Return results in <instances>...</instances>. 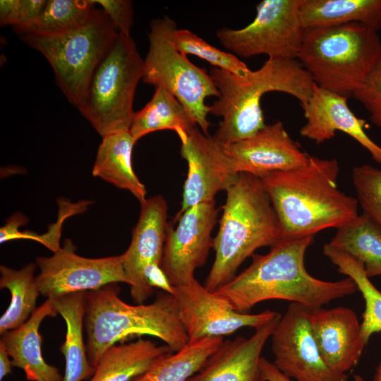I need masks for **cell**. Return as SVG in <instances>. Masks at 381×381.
<instances>
[{"instance_id":"obj_3","label":"cell","mask_w":381,"mask_h":381,"mask_svg":"<svg viewBox=\"0 0 381 381\" xmlns=\"http://www.w3.org/2000/svg\"><path fill=\"white\" fill-rule=\"evenodd\" d=\"M220 96L209 113L222 119L213 138L229 145L255 135L265 127L261 99L272 91L295 97L303 109L315 83L298 59H270L245 76L213 67L209 72Z\"/></svg>"},{"instance_id":"obj_14","label":"cell","mask_w":381,"mask_h":381,"mask_svg":"<svg viewBox=\"0 0 381 381\" xmlns=\"http://www.w3.org/2000/svg\"><path fill=\"white\" fill-rule=\"evenodd\" d=\"M178 317L189 340L229 335L243 327L255 329L273 320L279 313L270 310L257 314L239 313L215 292L195 278L174 286Z\"/></svg>"},{"instance_id":"obj_2","label":"cell","mask_w":381,"mask_h":381,"mask_svg":"<svg viewBox=\"0 0 381 381\" xmlns=\"http://www.w3.org/2000/svg\"><path fill=\"white\" fill-rule=\"evenodd\" d=\"M336 159L309 155L307 163L270 174L261 181L283 238H301L339 228L358 216L356 198L340 190Z\"/></svg>"},{"instance_id":"obj_15","label":"cell","mask_w":381,"mask_h":381,"mask_svg":"<svg viewBox=\"0 0 381 381\" xmlns=\"http://www.w3.org/2000/svg\"><path fill=\"white\" fill-rule=\"evenodd\" d=\"M181 155L188 164L179 216L190 207L214 200L217 193L226 190L236 181V173L222 145L212 136L193 127L181 140Z\"/></svg>"},{"instance_id":"obj_28","label":"cell","mask_w":381,"mask_h":381,"mask_svg":"<svg viewBox=\"0 0 381 381\" xmlns=\"http://www.w3.org/2000/svg\"><path fill=\"white\" fill-rule=\"evenodd\" d=\"M329 244L361 262L368 277L381 276V228L365 214L337 228Z\"/></svg>"},{"instance_id":"obj_27","label":"cell","mask_w":381,"mask_h":381,"mask_svg":"<svg viewBox=\"0 0 381 381\" xmlns=\"http://www.w3.org/2000/svg\"><path fill=\"white\" fill-rule=\"evenodd\" d=\"M224 340L223 337L190 339L180 350L160 357L133 381H188Z\"/></svg>"},{"instance_id":"obj_34","label":"cell","mask_w":381,"mask_h":381,"mask_svg":"<svg viewBox=\"0 0 381 381\" xmlns=\"http://www.w3.org/2000/svg\"><path fill=\"white\" fill-rule=\"evenodd\" d=\"M47 0H1L0 24L15 32L28 29L41 15Z\"/></svg>"},{"instance_id":"obj_16","label":"cell","mask_w":381,"mask_h":381,"mask_svg":"<svg viewBox=\"0 0 381 381\" xmlns=\"http://www.w3.org/2000/svg\"><path fill=\"white\" fill-rule=\"evenodd\" d=\"M140 205L131 243L121 254L131 296L136 304L144 303L153 294L145 273L151 265H161L168 225V205L162 195L146 198Z\"/></svg>"},{"instance_id":"obj_38","label":"cell","mask_w":381,"mask_h":381,"mask_svg":"<svg viewBox=\"0 0 381 381\" xmlns=\"http://www.w3.org/2000/svg\"><path fill=\"white\" fill-rule=\"evenodd\" d=\"M145 277L148 284L153 289H161L163 291L172 294L174 286L169 282L161 265L150 266L145 271Z\"/></svg>"},{"instance_id":"obj_37","label":"cell","mask_w":381,"mask_h":381,"mask_svg":"<svg viewBox=\"0 0 381 381\" xmlns=\"http://www.w3.org/2000/svg\"><path fill=\"white\" fill-rule=\"evenodd\" d=\"M28 222V217L23 213L16 212L13 214L0 229L1 243L14 239L26 238L35 240L36 234L23 232L19 230L20 227L26 224Z\"/></svg>"},{"instance_id":"obj_13","label":"cell","mask_w":381,"mask_h":381,"mask_svg":"<svg viewBox=\"0 0 381 381\" xmlns=\"http://www.w3.org/2000/svg\"><path fill=\"white\" fill-rule=\"evenodd\" d=\"M214 200L194 205L168 223L161 267L173 286L195 279L213 248L212 230L217 222Z\"/></svg>"},{"instance_id":"obj_17","label":"cell","mask_w":381,"mask_h":381,"mask_svg":"<svg viewBox=\"0 0 381 381\" xmlns=\"http://www.w3.org/2000/svg\"><path fill=\"white\" fill-rule=\"evenodd\" d=\"M222 145L233 170L260 179L306 164L309 155L289 135L282 121L266 125L247 139Z\"/></svg>"},{"instance_id":"obj_12","label":"cell","mask_w":381,"mask_h":381,"mask_svg":"<svg viewBox=\"0 0 381 381\" xmlns=\"http://www.w3.org/2000/svg\"><path fill=\"white\" fill-rule=\"evenodd\" d=\"M36 283L47 298L97 290L110 284L126 283L122 255L90 258L75 253L71 242L49 257H37Z\"/></svg>"},{"instance_id":"obj_7","label":"cell","mask_w":381,"mask_h":381,"mask_svg":"<svg viewBox=\"0 0 381 381\" xmlns=\"http://www.w3.org/2000/svg\"><path fill=\"white\" fill-rule=\"evenodd\" d=\"M144 59L131 37L117 33L95 68L77 109L104 138L129 131Z\"/></svg>"},{"instance_id":"obj_8","label":"cell","mask_w":381,"mask_h":381,"mask_svg":"<svg viewBox=\"0 0 381 381\" xmlns=\"http://www.w3.org/2000/svg\"><path fill=\"white\" fill-rule=\"evenodd\" d=\"M117 33L104 11L95 7L84 23L69 31L49 35L30 32L18 35L45 57L56 84L77 108L95 68Z\"/></svg>"},{"instance_id":"obj_4","label":"cell","mask_w":381,"mask_h":381,"mask_svg":"<svg viewBox=\"0 0 381 381\" xmlns=\"http://www.w3.org/2000/svg\"><path fill=\"white\" fill-rule=\"evenodd\" d=\"M119 291L117 284H110L85 292L86 348L94 368L109 348L131 339L152 336L174 352L188 342L172 294L162 291L151 303L131 305L120 298Z\"/></svg>"},{"instance_id":"obj_5","label":"cell","mask_w":381,"mask_h":381,"mask_svg":"<svg viewBox=\"0 0 381 381\" xmlns=\"http://www.w3.org/2000/svg\"><path fill=\"white\" fill-rule=\"evenodd\" d=\"M226 192L219 230L213 238L215 258L204 283L212 292L231 282L241 265L257 249L272 247L283 238L260 178L239 173Z\"/></svg>"},{"instance_id":"obj_19","label":"cell","mask_w":381,"mask_h":381,"mask_svg":"<svg viewBox=\"0 0 381 381\" xmlns=\"http://www.w3.org/2000/svg\"><path fill=\"white\" fill-rule=\"evenodd\" d=\"M309 318L313 336L327 365L341 373L354 368L366 346L356 313L342 306L321 307L310 310Z\"/></svg>"},{"instance_id":"obj_9","label":"cell","mask_w":381,"mask_h":381,"mask_svg":"<svg viewBox=\"0 0 381 381\" xmlns=\"http://www.w3.org/2000/svg\"><path fill=\"white\" fill-rule=\"evenodd\" d=\"M176 29V23L167 16L151 21L142 80L171 93L201 131L209 135V106L205 99L210 96L219 97L220 94L210 74L176 48L173 40Z\"/></svg>"},{"instance_id":"obj_18","label":"cell","mask_w":381,"mask_h":381,"mask_svg":"<svg viewBox=\"0 0 381 381\" xmlns=\"http://www.w3.org/2000/svg\"><path fill=\"white\" fill-rule=\"evenodd\" d=\"M349 98L330 92L315 84L307 106L303 109L306 123L300 134L320 144L341 131L356 140L381 165V146L366 133L365 120L357 117L347 104Z\"/></svg>"},{"instance_id":"obj_11","label":"cell","mask_w":381,"mask_h":381,"mask_svg":"<svg viewBox=\"0 0 381 381\" xmlns=\"http://www.w3.org/2000/svg\"><path fill=\"white\" fill-rule=\"evenodd\" d=\"M310 309L291 303L271 335L273 364L296 381H347L348 375L331 368L313 336Z\"/></svg>"},{"instance_id":"obj_6","label":"cell","mask_w":381,"mask_h":381,"mask_svg":"<svg viewBox=\"0 0 381 381\" xmlns=\"http://www.w3.org/2000/svg\"><path fill=\"white\" fill-rule=\"evenodd\" d=\"M380 57L377 32L351 23L306 30L298 60L316 85L349 98Z\"/></svg>"},{"instance_id":"obj_30","label":"cell","mask_w":381,"mask_h":381,"mask_svg":"<svg viewBox=\"0 0 381 381\" xmlns=\"http://www.w3.org/2000/svg\"><path fill=\"white\" fill-rule=\"evenodd\" d=\"M323 253L339 273L353 281L363 297L365 309L361 327L362 339L367 344L373 334L381 332V291L370 282L363 265L356 258L329 243L323 246Z\"/></svg>"},{"instance_id":"obj_29","label":"cell","mask_w":381,"mask_h":381,"mask_svg":"<svg viewBox=\"0 0 381 381\" xmlns=\"http://www.w3.org/2000/svg\"><path fill=\"white\" fill-rule=\"evenodd\" d=\"M36 263L30 262L20 270L0 266V287L11 293V302L0 318V334L25 323L36 310L40 294L36 283Z\"/></svg>"},{"instance_id":"obj_23","label":"cell","mask_w":381,"mask_h":381,"mask_svg":"<svg viewBox=\"0 0 381 381\" xmlns=\"http://www.w3.org/2000/svg\"><path fill=\"white\" fill-rule=\"evenodd\" d=\"M135 145L129 131L102 138L99 145L92 176L129 191L140 203L146 200V188L135 174L132 152Z\"/></svg>"},{"instance_id":"obj_41","label":"cell","mask_w":381,"mask_h":381,"mask_svg":"<svg viewBox=\"0 0 381 381\" xmlns=\"http://www.w3.org/2000/svg\"><path fill=\"white\" fill-rule=\"evenodd\" d=\"M373 381H381V358Z\"/></svg>"},{"instance_id":"obj_22","label":"cell","mask_w":381,"mask_h":381,"mask_svg":"<svg viewBox=\"0 0 381 381\" xmlns=\"http://www.w3.org/2000/svg\"><path fill=\"white\" fill-rule=\"evenodd\" d=\"M171 352L166 344L142 338L115 344L102 354L88 381H133Z\"/></svg>"},{"instance_id":"obj_32","label":"cell","mask_w":381,"mask_h":381,"mask_svg":"<svg viewBox=\"0 0 381 381\" xmlns=\"http://www.w3.org/2000/svg\"><path fill=\"white\" fill-rule=\"evenodd\" d=\"M173 40L176 48L181 53L197 56L214 68L242 77L250 71L246 64L236 56L211 45L190 30L176 28L173 34Z\"/></svg>"},{"instance_id":"obj_35","label":"cell","mask_w":381,"mask_h":381,"mask_svg":"<svg viewBox=\"0 0 381 381\" xmlns=\"http://www.w3.org/2000/svg\"><path fill=\"white\" fill-rule=\"evenodd\" d=\"M352 97L367 109L371 122L381 127V57Z\"/></svg>"},{"instance_id":"obj_24","label":"cell","mask_w":381,"mask_h":381,"mask_svg":"<svg viewBox=\"0 0 381 381\" xmlns=\"http://www.w3.org/2000/svg\"><path fill=\"white\" fill-rule=\"evenodd\" d=\"M51 300L66 326L65 341L60 348L65 358L63 381L90 379L95 368L89 361L83 339L85 292H76Z\"/></svg>"},{"instance_id":"obj_1","label":"cell","mask_w":381,"mask_h":381,"mask_svg":"<svg viewBox=\"0 0 381 381\" xmlns=\"http://www.w3.org/2000/svg\"><path fill=\"white\" fill-rule=\"evenodd\" d=\"M314 236L282 238L265 255L253 254L250 265L216 291L231 308L246 313L267 300L291 301L313 310L358 291L353 281L327 282L310 274L305 255Z\"/></svg>"},{"instance_id":"obj_20","label":"cell","mask_w":381,"mask_h":381,"mask_svg":"<svg viewBox=\"0 0 381 381\" xmlns=\"http://www.w3.org/2000/svg\"><path fill=\"white\" fill-rule=\"evenodd\" d=\"M281 316L255 329L250 337L224 340L188 381H267L260 366L261 353Z\"/></svg>"},{"instance_id":"obj_33","label":"cell","mask_w":381,"mask_h":381,"mask_svg":"<svg viewBox=\"0 0 381 381\" xmlns=\"http://www.w3.org/2000/svg\"><path fill=\"white\" fill-rule=\"evenodd\" d=\"M351 174L363 213L381 228V169L364 164L354 167Z\"/></svg>"},{"instance_id":"obj_26","label":"cell","mask_w":381,"mask_h":381,"mask_svg":"<svg viewBox=\"0 0 381 381\" xmlns=\"http://www.w3.org/2000/svg\"><path fill=\"white\" fill-rule=\"evenodd\" d=\"M196 126L186 109L171 93L156 87L151 99L134 113L129 131L135 143L145 135L161 130L174 131L181 140Z\"/></svg>"},{"instance_id":"obj_36","label":"cell","mask_w":381,"mask_h":381,"mask_svg":"<svg viewBox=\"0 0 381 381\" xmlns=\"http://www.w3.org/2000/svg\"><path fill=\"white\" fill-rule=\"evenodd\" d=\"M101 6L117 32L131 35L133 25V8L129 0H92Z\"/></svg>"},{"instance_id":"obj_25","label":"cell","mask_w":381,"mask_h":381,"mask_svg":"<svg viewBox=\"0 0 381 381\" xmlns=\"http://www.w3.org/2000/svg\"><path fill=\"white\" fill-rule=\"evenodd\" d=\"M300 13L306 30L351 23L381 28V0H303Z\"/></svg>"},{"instance_id":"obj_21","label":"cell","mask_w":381,"mask_h":381,"mask_svg":"<svg viewBox=\"0 0 381 381\" xmlns=\"http://www.w3.org/2000/svg\"><path fill=\"white\" fill-rule=\"evenodd\" d=\"M57 314L52 300L47 298L25 323L1 334L0 342L4 345L13 365L23 370L30 381H63L57 368L43 358L39 332L47 317Z\"/></svg>"},{"instance_id":"obj_40","label":"cell","mask_w":381,"mask_h":381,"mask_svg":"<svg viewBox=\"0 0 381 381\" xmlns=\"http://www.w3.org/2000/svg\"><path fill=\"white\" fill-rule=\"evenodd\" d=\"M13 363L4 345L0 342V380L11 373Z\"/></svg>"},{"instance_id":"obj_31","label":"cell","mask_w":381,"mask_h":381,"mask_svg":"<svg viewBox=\"0 0 381 381\" xmlns=\"http://www.w3.org/2000/svg\"><path fill=\"white\" fill-rule=\"evenodd\" d=\"M92 0H48L38 18L28 28L16 32L56 35L73 30L84 23L95 7Z\"/></svg>"},{"instance_id":"obj_39","label":"cell","mask_w":381,"mask_h":381,"mask_svg":"<svg viewBox=\"0 0 381 381\" xmlns=\"http://www.w3.org/2000/svg\"><path fill=\"white\" fill-rule=\"evenodd\" d=\"M261 371L267 381H292L291 379L281 373L273 363L262 357L260 361ZM354 381H364L360 375L354 376Z\"/></svg>"},{"instance_id":"obj_10","label":"cell","mask_w":381,"mask_h":381,"mask_svg":"<svg viewBox=\"0 0 381 381\" xmlns=\"http://www.w3.org/2000/svg\"><path fill=\"white\" fill-rule=\"evenodd\" d=\"M303 0H262L253 20L241 29L223 28L216 36L236 55L266 54L270 59H298L306 32L300 13Z\"/></svg>"}]
</instances>
